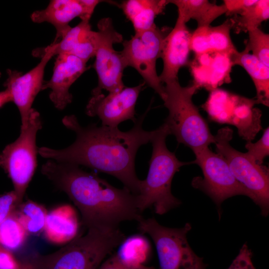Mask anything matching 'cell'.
I'll return each instance as SVG.
<instances>
[{"instance_id": "1", "label": "cell", "mask_w": 269, "mask_h": 269, "mask_svg": "<svg viewBox=\"0 0 269 269\" xmlns=\"http://www.w3.org/2000/svg\"><path fill=\"white\" fill-rule=\"evenodd\" d=\"M147 111L127 132H122L118 127H98L96 124L83 127L75 115L66 116L62 123L75 133V141L62 149L39 147L38 153L44 158L84 165L111 175L132 193L138 195L141 180L135 171V155L140 146L150 142L154 132L142 128Z\"/></svg>"}, {"instance_id": "2", "label": "cell", "mask_w": 269, "mask_h": 269, "mask_svg": "<svg viewBox=\"0 0 269 269\" xmlns=\"http://www.w3.org/2000/svg\"><path fill=\"white\" fill-rule=\"evenodd\" d=\"M41 171L67 194L88 229H114L122 221H139L142 218L137 195L125 187L117 188L96 173L82 170L78 165L50 159L42 165Z\"/></svg>"}, {"instance_id": "3", "label": "cell", "mask_w": 269, "mask_h": 269, "mask_svg": "<svg viewBox=\"0 0 269 269\" xmlns=\"http://www.w3.org/2000/svg\"><path fill=\"white\" fill-rule=\"evenodd\" d=\"M169 134L168 128L163 123L154 130L150 140L152 152L148 172L145 179L141 180L137 195L140 212L153 206L156 214L163 215L181 204L171 193L172 180L181 166L192 163L179 160L175 153L168 150L165 140Z\"/></svg>"}, {"instance_id": "4", "label": "cell", "mask_w": 269, "mask_h": 269, "mask_svg": "<svg viewBox=\"0 0 269 269\" xmlns=\"http://www.w3.org/2000/svg\"><path fill=\"white\" fill-rule=\"evenodd\" d=\"M124 239L118 228H89L85 235L73 239L53 253L37 255L30 263L34 269H97Z\"/></svg>"}, {"instance_id": "5", "label": "cell", "mask_w": 269, "mask_h": 269, "mask_svg": "<svg viewBox=\"0 0 269 269\" xmlns=\"http://www.w3.org/2000/svg\"><path fill=\"white\" fill-rule=\"evenodd\" d=\"M164 87L165 96L163 101L168 110L164 124L170 134H173L179 143L193 152L214 143V135L192 101L199 88L194 84L182 87L178 80L165 83Z\"/></svg>"}, {"instance_id": "6", "label": "cell", "mask_w": 269, "mask_h": 269, "mask_svg": "<svg viewBox=\"0 0 269 269\" xmlns=\"http://www.w3.org/2000/svg\"><path fill=\"white\" fill-rule=\"evenodd\" d=\"M41 128L40 114L32 108L27 127L20 131L15 141L0 152V167L11 179L20 204L37 166L36 136Z\"/></svg>"}, {"instance_id": "7", "label": "cell", "mask_w": 269, "mask_h": 269, "mask_svg": "<svg viewBox=\"0 0 269 269\" xmlns=\"http://www.w3.org/2000/svg\"><path fill=\"white\" fill-rule=\"evenodd\" d=\"M233 132L226 127L214 135L215 149L226 161L231 172L252 195V200L267 216L269 210V171L268 168L251 160L246 153L234 148L230 144Z\"/></svg>"}, {"instance_id": "8", "label": "cell", "mask_w": 269, "mask_h": 269, "mask_svg": "<svg viewBox=\"0 0 269 269\" xmlns=\"http://www.w3.org/2000/svg\"><path fill=\"white\" fill-rule=\"evenodd\" d=\"M140 231L149 235L157 250L159 269H206L203 259L189 246L187 234L191 226L186 223L180 228L160 225L154 218L139 221Z\"/></svg>"}, {"instance_id": "9", "label": "cell", "mask_w": 269, "mask_h": 269, "mask_svg": "<svg viewBox=\"0 0 269 269\" xmlns=\"http://www.w3.org/2000/svg\"><path fill=\"white\" fill-rule=\"evenodd\" d=\"M257 104L256 99L216 89L211 91L204 108L211 120L236 127L240 136L248 142L262 129L261 112L254 108Z\"/></svg>"}, {"instance_id": "10", "label": "cell", "mask_w": 269, "mask_h": 269, "mask_svg": "<svg viewBox=\"0 0 269 269\" xmlns=\"http://www.w3.org/2000/svg\"><path fill=\"white\" fill-rule=\"evenodd\" d=\"M96 31L95 61L93 65L98 79L97 86L92 95L105 90L109 93L118 92L125 86L123 81V72L127 67L121 51H116L113 45L123 42V35L114 28L110 17L101 19Z\"/></svg>"}, {"instance_id": "11", "label": "cell", "mask_w": 269, "mask_h": 269, "mask_svg": "<svg viewBox=\"0 0 269 269\" xmlns=\"http://www.w3.org/2000/svg\"><path fill=\"white\" fill-rule=\"evenodd\" d=\"M195 163L201 168L203 177H196L192 181L194 188L208 195L220 211L221 204L226 199L236 195H245L251 199L249 191L235 178L228 163L219 154L208 147L194 152Z\"/></svg>"}, {"instance_id": "12", "label": "cell", "mask_w": 269, "mask_h": 269, "mask_svg": "<svg viewBox=\"0 0 269 269\" xmlns=\"http://www.w3.org/2000/svg\"><path fill=\"white\" fill-rule=\"evenodd\" d=\"M165 34L156 25L152 28L134 35L123 41L121 51L127 67L134 68L143 78L144 83L153 89L164 100V87L160 82L156 69L157 60L161 57Z\"/></svg>"}, {"instance_id": "13", "label": "cell", "mask_w": 269, "mask_h": 269, "mask_svg": "<svg viewBox=\"0 0 269 269\" xmlns=\"http://www.w3.org/2000/svg\"><path fill=\"white\" fill-rule=\"evenodd\" d=\"M56 47V43H51L46 47L33 50L32 55L41 57V60L35 67L25 74L15 70H6L7 78L4 86L20 113V130L27 127L33 101L42 90L45 68L48 61L55 55Z\"/></svg>"}, {"instance_id": "14", "label": "cell", "mask_w": 269, "mask_h": 269, "mask_svg": "<svg viewBox=\"0 0 269 269\" xmlns=\"http://www.w3.org/2000/svg\"><path fill=\"white\" fill-rule=\"evenodd\" d=\"M144 84L143 82L134 87L125 86L107 96L102 93L92 95L86 108V114L98 117L103 126L110 127H118L121 123L129 120L135 123V104Z\"/></svg>"}, {"instance_id": "15", "label": "cell", "mask_w": 269, "mask_h": 269, "mask_svg": "<svg viewBox=\"0 0 269 269\" xmlns=\"http://www.w3.org/2000/svg\"><path fill=\"white\" fill-rule=\"evenodd\" d=\"M87 63L69 54H59L54 62L50 79L44 82L42 90L50 89L49 98L55 107L63 110L72 101L71 85L89 68Z\"/></svg>"}, {"instance_id": "16", "label": "cell", "mask_w": 269, "mask_h": 269, "mask_svg": "<svg viewBox=\"0 0 269 269\" xmlns=\"http://www.w3.org/2000/svg\"><path fill=\"white\" fill-rule=\"evenodd\" d=\"M177 17L174 27L165 37L161 54L163 67L159 78L161 83L177 80L179 70L188 63L192 33Z\"/></svg>"}, {"instance_id": "17", "label": "cell", "mask_w": 269, "mask_h": 269, "mask_svg": "<svg viewBox=\"0 0 269 269\" xmlns=\"http://www.w3.org/2000/svg\"><path fill=\"white\" fill-rule=\"evenodd\" d=\"M93 13L81 0H52L45 9L33 12L30 18L35 23L46 22L53 25L56 34L52 43H56L71 28L69 23L72 20L79 17L81 20L90 21Z\"/></svg>"}, {"instance_id": "18", "label": "cell", "mask_w": 269, "mask_h": 269, "mask_svg": "<svg viewBox=\"0 0 269 269\" xmlns=\"http://www.w3.org/2000/svg\"><path fill=\"white\" fill-rule=\"evenodd\" d=\"M233 25L232 19H227L218 26L197 27L192 33L190 50L196 55L221 53L231 56L237 53L230 35Z\"/></svg>"}, {"instance_id": "19", "label": "cell", "mask_w": 269, "mask_h": 269, "mask_svg": "<svg viewBox=\"0 0 269 269\" xmlns=\"http://www.w3.org/2000/svg\"><path fill=\"white\" fill-rule=\"evenodd\" d=\"M89 20H81L71 28L56 43L55 55L69 54L86 63L96 52V31L91 29Z\"/></svg>"}, {"instance_id": "20", "label": "cell", "mask_w": 269, "mask_h": 269, "mask_svg": "<svg viewBox=\"0 0 269 269\" xmlns=\"http://www.w3.org/2000/svg\"><path fill=\"white\" fill-rule=\"evenodd\" d=\"M77 230V218L71 206L62 205L48 213L43 231L49 242L57 244L70 242Z\"/></svg>"}, {"instance_id": "21", "label": "cell", "mask_w": 269, "mask_h": 269, "mask_svg": "<svg viewBox=\"0 0 269 269\" xmlns=\"http://www.w3.org/2000/svg\"><path fill=\"white\" fill-rule=\"evenodd\" d=\"M168 3V0H127L119 6L132 23L134 32L138 33L154 26L155 17Z\"/></svg>"}, {"instance_id": "22", "label": "cell", "mask_w": 269, "mask_h": 269, "mask_svg": "<svg viewBox=\"0 0 269 269\" xmlns=\"http://www.w3.org/2000/svg\"><path fill=\"white\" fill-rule=\"evenodd\" d=\"M233 66L243 67L250 76L255 85L257 104L269 106V67L245 49L231 55Z\"/></svg>"}, {"instance_id": "23", "label": "cell", "mask_w": 269, "mask_h": 269, "mask_svg": "<svg viewBox=\"0 0 269 269\" xmlns=\"http://www.w3.org/2000/svg\"><path fill=\"white\" fill-rule=\"evenodd\" d=\"M178 9V17L185 23L191 19L197 23V27L208 26L219 16L226 13L224 4L217 5L207 0H168Z\"/></svg>"}, {"instance_id": "24", "label": "cell", "mask_w": 269, "mask_h": 269, "mask_svg": "<svg viewBox=\"0 0 269 269\" xmlns=\"http://www.w3.org/2000/svg\"><path fill=\"white\" fill-rule=\"evenodd\" d=\"M13 214L27 234H37L44 231L47 210L31 200L18 205Z\"/></svg>"}, {"instance_id": "25", "label": "cell", "mask_w": 269, "mask_h": 269, "mask_svg": "<svg viewBox=\"0 0 269 269\" xmlns=\"http://www.w3.org/2000/svg\"><path fill=\"white\" fill-rule=\"evenodd\" d=\"M238 15L237 18L231 19L237 33L259 27L269 18V0H256Z\"/></svg>"}, {"instance_id": "26", "label": "cell", "mask_w": 269, "mask_h": 269, "mask_svg": "<svg viewBox=\"0 0 269 269\" xmlns=\"http://www.w3.org/2000/svg\"><path fill=\"white\" fill-rule=\"evenodd\" d=\"M27 234L13 212L0 224V245L9 251L21 247Z\"/></svg>"}, {"instance_id": "27", "label": "cell", "mask_w": 269, "mask_h": 269, "mask_svg": "<svg viewBox=\"0 0 269 269\" xmlns=\"http://www.w3.org/2000/svg\"><path fill=\"white\" fill-rule=\"evenodd\" d=\"M248 33L249 39L245 49L269 67V34L259 27L251 29Z\"/></svg>"}, {"instance_id": "28", "label": "cell", "mask_w": 269, "mask_h": 269, "mask_svg": "<svg viewBox=\"0 0 269 269\" xmlns=\"http://www.w3.org/2000/svg\"><path fill=\"white\" fill-rule=\"evenodd\" d=\"M245 147L247 156L256 163L262 165L266 157L269 155V128H266L261 138L255 143L247 142Z\"/></svg>"}, {"instance_id": "29", "label": "cell", "mask_w": 269, "mask_h": 269, "mask_svg": "<svg viewBox=\"0 0 269 269\" xmlns=\"http://www.w3.org/2000/svg\"><path fill=\"white\" fill-rule=\"evenodd\" d=\"M19 204L14 190L0 196V224L13 212Z\"/></svg>"}, {"instance_id": "30", "label": "cell", "mask_w": 269, "mask_h": 269, "mask_svg": "<svg viewBox=\"0 0 269 269\" xmlns=\"http://www.w3.org/2000/svg\"><path fill=\"white\" fill-rule=\"evenodd\" d=\"M252 252L245 244L227 269H256L252 262Z\"/></svg>"}, {"instance_id": "31", "label": "cell", "mask_w": 269, "mask_h": 269, "mask_svg": "<svg viewBox=\"0 0 269 269\" xmlns=\"http://www.w3.org/2000/svg\"><path fill=\"white\" fill-rule=\"evenodd\" d=\"M97 269H153L142 265H134L123 260L119 255H114L105 261Z\"/></svg>"}, {"instance_id": "32", "label": "cell", "mask_w": 269, "mask_h": 269, "mask_svg": "<svg viewBox=\"0 0 269 269\" xmlns=\"http://www.w3.org/2000/svg\"><path fill=\"white\" fill-rule=\"evenodd\" d=\"M256 0H223L228 14H239L247 7L255 2Z\"/></svg>"}, {"instance_id": "33", "label": "cell", "mask_w": 269, "mask_h": 269, "mask_svg": "<svg viewBox=\"0 0 269 269\" xmlns=\"http://www.w3.org/2000/svg\"><path fill=\"white\" fill-rule=\"evenodd\" d=\"M20 264L10 251L0 245V269H18Z\"/></svg>"}, {"instance_id": "34", "label": "cell", "mask_w": 269, "mask_h": 269, "mask_svg": "<svg viewBox=\"0 0 269 269\" xmlns=\"http://www.w3.org/2000/svg\"><path fill=\"white\" fill-rule=\"evenodd\" d=\"M12 102V98L9 91L5 89L0 92V108L4 104Z\"/></svg>"}, {"instance_id": "35", "label": "cell", "mask_w": 269, "mask_h": 269, "mask_svg": "<svg viewBox=\"0 0 269 269\" xmlns=\"http://www.w3.org/2000/svg\"><path fill=\"white\" fill-rule=\"evenodd\" d=\"M18 269H34V268L30 262L21 263L20 267Z\"/></svg>"}, {"instance_id": "36", "label": "cell", "mask_w": 269, "mask_h": 269, "mask_svg": "<svg viewBox=\"0 0 269 269\" xmlns=\"http://www.w3.org/2000/svg\"><path fill=\"white\" fill-rule=\"evenodd\" d=\"M0 77H1V73L0 72Z\"/></svg>"}]
</instances>
